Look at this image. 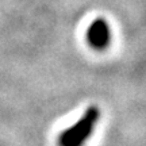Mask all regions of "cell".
<instances>
[{"label": "cell", "mask_w": 146, "mask_h": 146, "mask_svg": "<svg viewBox=\"0 0 146 146\" xmlns=\"http://www.w3.org/2000/svg\"><path fill=\"white\" fill-rule=\"evenodd\" d=\"M99 108L98 107H89L87 112L83 115V118L78 120L76 125L69 127L64 131L60 137L61 146H81L87 141L92 133H94L95 125L99 119Z\"/></svg>", "instance_id": "1"}, {"label": "cell", "mask_w": 146, "mask_h": 146, "mask_svg": "<svg viewBox=\"0 0 146 146\" xmlns=\"http://www.w3.org/2000/svg\"><path fill=\"white\" fill-rule=\"evenodd\" d=\"M87 38H88L89 45L95 49H104L108 46L111 34H110V27L107 22L102 18L95 19L88 27Z\"/></svg>", "instance_id": "2"}]
</instances>
